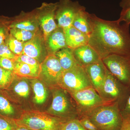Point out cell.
I'll use <instances>...</instances> for the list:
<instances>
[{"label":"cell","instance_id":"cell-1","mask_svg":"<svg viewBox=\"0 0 130 130\" xmlns=\"http://www.w3.org/2000/svg\"><path fill=\"white\" fill-rule=\"evenodd\" d=\"M91 32L88 44L101 59L112 54L130 56V25L108 21L89 14Z\"/></svg>","mask_w":130,"mask_h":130},{"label":"cell","instance_id":"cell-2","mask_svg":"<svg viewBox=\"0 0 130 130\" xmlns=\"http://www.w3.org/2000/svg\"><path fill=\"white\" fill-rule=\"evenodd\" d=\"M85 116L99 130H119L123 123V116L118 102L98 107Z\"/></svg>","mask_w":130,"mask_h":130},{"label":"cell","instance_id":"cell-3","mask_svg":"<svg viewBox=\"0 0 130 130\" xmlns=\"http://www.w3.org/2000/svg\"><path fill=\"white\" fill-rule=\"evenodd\" d=\"M17 125L31 130H59L66 120L53 116L47 112L28 111L15 119Z\"/></svg>","mask_w":130,"mask_h":130},{"label":"cell","instance_id":"cell-4","mask_svg":"<svg viewBox=\"0 0 130 130\" xmlns=\"http://www.w3.org/2000/svg\"><path fill=\"white\" fill-rule=\"evenodd\" d=\"M53 90V101L47 112L66 121L78 119L77 109L73 105L67 91L59 86Z\"/></svg>","mask_w":130,"mask_h":130},{"label":"cell","instance_id":"cell-5","mask_svg":"<svg viewBox=\"0 0 130 130\" xmlns=\"http://www.w3.org/2000/svg\"><path fill=\"white\" fill-rule=\"evenodd\" d=\"M69 93L76 103L79 119L98 107L115 102L102 97L93 87Z\"/></svg>","mask_w":130,"mask_h":130},{"label":"cell","instance_id":"cell-6","mask_svg":"<svg viewBox=\"0 0 130 130\" xmlns=\"http://www.w3.org/2000/svg\"><path fill=\"white\" fill-rule=\"evenodd\" d=\"M58 86L69 93L92 87L86 71L79 64L63 72L58 82Z\"/></svg>","mask_w":130,"mask_h":130},{"label":"cell","instance_id":"cell-7","mask_svg":"<svg viewBox=\"0 0 130 130\" xmlns=\"http://www.w3.org/2000/svg\"><path fill=\"white\" fill-rule=\"evenodd\" d=\"M130 94V88L114 76L106 68L101 96L114 102H118L121 110Z\"/></svg>","mask_w":130,"mask_h":130},{"label":"cell","instance_id":"cell-8","mask_svg":"<svg viewBox=\"0 0 130 130\" xmlns=\"http://www.w3.org/2000/svg\"><path fill=\"white\" fill-rule=\"evenodd\" d=\"M102 60L114 76L130 88V56L112 54Z\"/></svg>","mask_w":130,"mask_h":130},{"label":"cell","instance_id":"cell-9","mask_svg":"<svg viewBox=\"0 0 130 130\" xmlns=\"http://www.w3.org/2000/svg\"><path fill=\"white\" fill-rule=\"evenodd\" d=\"M64 71L58 58L54 54H49L40 64L39 78L47 85L53 88L58 83Z\"/></svg>","mask_w":130,"mask_h":130},{"label":"cell","instance_id":"cell-10","mask_svg":"<svg viewBox=\"0 0 130 130\" xmlns=\"http://www.w3.org/2000/svg\"><path fill=\"white\" fill-rule=\"evenodd\" d=\"M57 6V2H43L41 6L35 9L36 15L45 41L49 35L58 27L55 21Z\"/></svg>","mask_w":130,"mask_h":130},{"label":"cell","instance_id":"cell-11","mask_svg":"<svg viewBox=\"0 0 130 130\" xmlns=\"http://www.w3.org/2000/svg\"><path fill=\"white\" fill-rule=\"evenodd\" d=\"M57 3L55 19L58 27L63 29L71 26L78 13L85 8L78 2L71 0H60Z\"/></svg>","mask_w":130,"mask_h":130},{"label":"cell","instance_id":"cell-12","mask_svg":"<svg viewBox=\"0 0 130 130\" xmlns=\"http://www.w3.org/2000/svg\"><path fill=\"white\" fill-rule=\"evenodd\" d=\"M22 54L34 58L40 64L49 54L44 36L40 30L33 38L24 43Z\"/></svg>","mask_w":130,"mask_h":130},{"label":"cell","instance_id":"cell-13","mask_svg":"<svg viewBox=\"0 0 130 130\" xmlns=\"http://www.w3.org/2000/svg\"><path fill=\"white\" fill-rule=\"evenodd\" d=\"M6 19L9 29L15 28L35 32L40 30V24L35 9L28 12L22 11L14 18L6 17Z\"/></svg>","mask_w":130,"mask_h":130},{"label":"cell","instance_id":"cell-14","mask_svg":"<svg viewBox=\"0 0 130 130\" xmlns=\"http://www.w3.org/2000/svg\"><path fill=\"white\" fill-rule=\"evenodd\" d=\"M84 68L88 76L92 87L101 95L106 69L102 60Z\"/></svg>","mask_w":130,"mask_h":130},{"label":"cell","instance_id":"cell-15","mask_svg":"<svg viewBox=\"0 0 130 130\" xmlns=\"http://www.w3.org/2000/svg\"><path fill=\"white\" fill-rule=\"evenodd\" d=\"M73 51L77 62L84 67L102 60L97 52L88 44L78 47Z\"/></svg>","mask_w":130,"mask_h":130},{"label":"cell","instance_id":"cell-16","mask_svg":"<svg viewBox=\"0 0 130 130\" xmlns=\"http://www.w3.org/2000/svg\"><path fill=\"white\" fill-rule=\"evenodd\" d=\"M63 30L68 47L73 50L88 44L89 36L77 29L72 25Z\"/></svg>","mask_w":130,"mask_h":130},{"label":"cell","instance_id":"cell-17","mask_svg":"<svg viewBox=\"0 0 130 130\" xmlns=\"http://www.w3.org/2000/svg\"><path fill=\"white\" fill-rule=\"evenodd\" d=\"M45 41L49 54H55L61 49L68 47L64 30L60 27L51 32Z\"/></svg>","mask_w":130,"mask_h":130},{"label":"cell","instance_id":"cell-18","mask_svg":"<svg viewBox=\"0 0 130 130\" xmlns=\"http://www.w3.org/2000/svg\"><path fill=\"white\" fill-rule=\"evenodd\" d=\"M40 68L15 61L13 72L16 76L28 79L39 78Z\"/></svg>","mask_w":130,"mask_h":130},{"label":"cell","instance_id":"cell-19","mask_svg":"<svg viewBox=\"0 0 130 130\" xmlns=\"http://www.w3.org/2000/svg\"><path fill=\"white\" fill-rule=\"evenodd\" d=\"M59 60L64 71L74 67L78 64L72 49L68 47L61 49L55 54Z\"/></svg>","mask_w":130,"mask_h":130},{"label":"cell","instance_id":"cell-20","mask_svg":"<svg viewBox=\"0 0 130 130\" xmlns=\"http://www.w3.org/2000/svg\"><path fill=\"white\" fill-rule=\"evenodd\" d=\"M89 14L86 11V8H84L76 15L72 25L89 37L91 29L89 20Z\"/></svg>","mask_w":130,"mask_h":130},{"label":"cell","instance_id":"cell-21","mask_svg":"<svg viewBox=\"0 0 130 130\" xmlns=\"http://www.w3.org/2000/svg\"><path fill=\"white\" fill-rule=\"evenodd\" d=\"M31 86L34 92V101L38 105H41L46 101L48 96L47 91L45 85L38 78L32 79Z\"/></svg>","mask_w":130,"mask_h":130},{"label":"cell","instance_id":"cell-22","mask_svg":"<svg viewBox=\"0 0 130 130\" xmlns=\"http://www.w3.org/2000/svg\"><path fill=\"white\" fill-rule=\"evenodd\" d=\"M5 42L8 47L17 56L23 53L24 43L22 42L17 40L10 33L5 39Z\"/></svg>","mask_w":130,"mask_h":130},{"label":"cell","instance_id":"cell-23","mask_svg":"<svg viewBox=\"0 0 130 130\" xmlns=\"http://www.w3.org/2000/svg\"><path fill=\"white\" fill-rule=\"evenodd\" d=\"M16 75L13 71L0 67V89H7L12 83Z\"/></svg>","mask_w":130,"mask_h":130},{"label":"cell","instance_id":"cell-24","mask_svg":"<svg viewBox=\"0 0 130 130\" xmlns=\"http://www.w3.org/2000/svg\"><path fill=\"white\" fill-rule=\"evenodd\" d=\"M37 32L15 28L9 29V33L17 40L23 43H25L32 39Z\"/></svg>","mask_w":130,"mask_h":130},{"label":"cell","instance_id":"cell-25","mask_svg":"<svg viewBox=\"0 0 130 130\" xmlns=\"http://www.w3.org/2000/svg\"><path fill=\"white\" fill-rule=\"evenodd\" d=\"M14 93L19 97L27 98L30 94V86L25 79H22L16 83L13 88Z\"/></svg>","mask_w":130,"mask_h":130},{"label":"cell","instance_id":"cell-26","mask_svg":"<svg viewBox=\"0 0 130 130\" xmlns=\"http://www.w3.org/2000/svg\"><path fill=\"white\" fill-rule=\"evenodd\" d=\"M15 113L13 107L8 100L0 94V113L3 116L9 117Z\"/></svg>","mask_w":130,"mask_h":130},{"label":"cell","instance_id":"cell-27","mask_svg":"<svg viewBox=\"0 0 130 130\" xmlns=\"http://www.w3.org/2000/svg\"><path fill=\"white\" fill-rule=\"evenodd\" d=\"M59 130H87L79 122L78 119L70 120L63 122Z\"/></svg>","mask_w":130,"mask_h":130},{"label":"cell","instance_id":"cell-28","mask_svg":"<svg viewBox=\"0 0 130 130\" xmlns=\"http://www.w3.org/2000/svg\"><path fill=\"white\" fill-rule=\"evenodd\" d=\"M18 126L15 119L0 116V130H15Z\"/></svg>","mask_w":130,"mask_h":130},{"label":"cell","instance_id":"cell-29","mask_svg":"<svg viewBox=\"0 0 130 130\" xmlns=\"http://www.w3.org/2000/svg\"><path fill=\"white\" fill-rule=\"evenodd\" d=\"M9 33V28L6 18L0 16V45L5 42V39Z\"/></svg>","mask_w":130,"mask_h":130},{"label":"cell","instance_id":"cell-30","mask_svg":"<svg viewBox=\"0 0 130 130\" xmlns=\"http://www.w3.org/2000/svg\"><path fill=\"white\" fill-rule=\"evenodd\" d=\"M15 61L16 62L25 63L37 68H40V63L34 58L22 54L17 56Z\"/></svg>","mask_w":130,"mask_h":130},{"label":"cell","instance_id":"cell-31","mask_svg":"<svg viewBox=\"0 0 130 130\" xmlns=\"http://www.w3.org/2000/svg\"><path fill=\"white\" fill-rule=\"evenodd\" d=\"M0 56L15 60L17 56L10 50L4 42L0 45Z\"/></svg>","mask_w":130,"mask_h":130},{"label":"cell","instance_id":"cell-32","mask_svg":"<svg viewBox=\"0 0 130 130\" xmlns=\"http://www.w3.org/2000/svg\"><path fill=\"white\" fill-rule=\"evenodd\" d=\"M14 64L15 60L0 56V67L13 72Z\"/></svg>","mask_w":130,"mask_h":130},{"label":"cell","instance_id":"cell-33","mask_svg":"<svg viewBox=\"0 0 130 130\" xmlns=\"http://www.w3.org/2000/svg\"><path fill=\"white\" fill-rule=\"evenodd\" d=\"M82 125L87 130H99L94 124L86 116H84L78 119Z\"/></svg>","mask_w":130,"mask_h":130},{"label":"cell","instance_id":"cell-34","mask_svg":"<svg viewBox=\"0 0 130 130\" xmlns=\"http://www.w3.org/2000/svg\"><path fill=\"white\" fill-rule=\"evenodd\" d=\"M118 20L120 22H124L130 25V6L126 9H122Z\"/></svg>","mask_w":130,"mask_h":130},{"label":"cell","instance_id":"cell-35","mask_svg":"<svg viewBox=\"0 0 130 130\" xmlns=\"http://www.w3.org/2000/svg\"><path fill=\"white\" fill-rule=\"evenodd\" d=\"M121 112L123 118L130 117V94Z\"/></svg>","mask_w":130,"mask_h":130},{"label":"cell","instance_id":"cell-36","mask_svg":"<svg viewBox=\"0 0 130 130\" xmlns=\"http://www.w3.org/2000/svg\"><path fill=\"white\" fill-rule=\"evenodd\" d=\"M119 130H130V117L123 118L122 126Z\"/></svg>","mask_w":130,"mask_h":130},{"label":"cell","instance_id":"cell-37","mask_svg":"<svg viewBox=\"0 0 130 130\" xmlns=\"http://www.w3.org/2000/svg\"><path fill=\"white\" fill-rule=\"evenodd\" d=\"M120 6L122 9H125L130 6V0H121L120 3Z\"/></svg>","mask_w":130,"mask_h":130},{"label":"cell","instance_id":"cell-38","mask_svg":"<svg viewBox=\"0 0 130 130\" xmlns=\"http://www.w3.org/2000/svg\"><path fill=\"white\" fill-rule=\"evenodd\" d=\"M15 130H31L28 128L23 127V126H18V127L15 129Z\"/></svg>","mask_w":130,"mask_h":130}]
</instances>
